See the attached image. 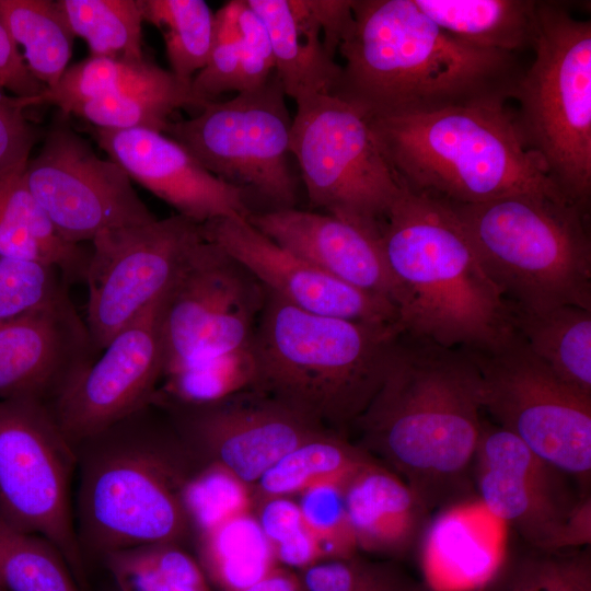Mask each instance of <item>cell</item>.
Wrapping results in <instances>:
<instances>
[{
	"mask_svg": "<svg viewBox=\"0 0 591 591\" xmlns=\"http://www.w3.org/2000/svg\"><path fill=\"white\" fill-rule=\"evenodd\" d=\"M482 378L472 355L402 334L386 376L355 421V442L399 476L432 512L474 486Z\"/></svg>",
	"mask_w": 591,
	"mask_h": 591,
	"instance_id": "cell-1",
	"label": "cell"
},
{
	"mask_svg": "<svg viewBox=\"0 0 591 591\" xmlns=\"http://www.w3.org/2000/svg\"><path fill=\"white\" fill-rule=\"evenodd\" d=\"M352 15L329 94L367 119L505 105L525 69L517 54L448 34L414 0H352Z\"/></svg>",
	"mask_w": 591,
	"mask_h": 591,
	"instance_id": "cell-2",
	"label": "cell"
},
{
	"mask_svg": "<svg viewBox=\"0 0 591 591\" xmlns=\"http://www.w3.org/2000/svg\"><path fill=\"white\" fill-rule=\"evenodd\" d=\"M77 535L88 559L151 543L187 547L196 524L187 491L205 470L154 403L74 447Z\"/></svg>",
	"mask_w": 591,
	"mask_h": 591,
	"instance_id": "cell-3",
	"label": "cell"
},
{
	"mask_svg": "<svg viewBox=\"0 0 591 591\" xmlns=\"http://www.w3.org/2000/svg\"><path fill=\"white\" fill-rule=\"evenodd\" d=\"M381 244L404 296L403 334L471 352L491 351L513 335L510 305L447 202L401 185Z\"/></svg>",
	"mask_w": 591,
	"mask_h": 591,
	"instance_id": "cell-4",
	"label": "cell"
},
{
	"mask_svg": "<svg viewBox=\"0 0 591 591\" xmlns=\"http://www.w3.org/2000/svg\"><path fill=\"white\" fill-rule=\"evenodd\" d=\"M402 334L398 323L313 314L266 290L252 339V389L348 438L380 390Z\"/></svg>",
	"mask_w": 591,
	"mask_h": 591,
	"instance_id": "cell-5",
	"label": "cell"
},
{
	"mask_svg": "<svg viewBox=\"0 0 591 591\" xmlns=\"http://www.w3.org/2000/svg\"><path fill=\"white\" fill-rule=\"evenodd\" d=\"M368 121L398 183L413 192L448 204L514 194L567 200L524 148L506 105L454 106Z\"/></svg>",
	"mask_w": 591,
	"mask_h": 591,
	"instance_id": "cell-6",
	"label": "cell"
},
{
	"mask_svg": "<svg viewBox=\"0 0 591 591\" xmlns=\"http://www.w3.org/2000/svg\"><path fill=\"white\" fill-rule=\"evenodd\" d=\"M448 205L511 308L536 312L576 305L591 311L589 213L540 194Z\"/></svg>",
	"mask_w": 591,
	"mask_h": 591,
	"instance_id": "cell-7",
	"label": "cell"
},
{
	"mask_svg": "<svg viewBox=\"0 0 591 591\" xmlns=\"http://www.w3.org/2000/svg\"><path fill=\"white\" fill-rule=\"evenodd\" d=\"M535 57L512 99L524 148L572 205L589 213L591 199V22L565 4L537 1Z\"/></svg>",
	"mask_w": 591,
	"mask_h": 591,
	"instance_id": "cell-8",
	"label": "cell"
},
{
	"mask_svg": "<svg viewBox=\"0 0 591 591\" xmlns=\"http://www.w3.org/2000/svg\"><path fill=\"white\" fill-rule=\"evenodd\" d=\"M290 152L312 208L381 235L401 184L366 116L328 93L296 101Z\"/></svg>",
	"mask_w": 591,
	"mask_h": 591,
	"instance_id": "cell-9",
	"label": "cell"
},
{
	"mask_svg": "<svg viewBox=\"0 0 591 591\" xmlns=\"http://www.w3.org/2000/svg\"><path fill=\"white\" fill-rule=\"evenodd\" d=\"M274 73L262 86L206 103L163 134L182 144L219 179L253 193L268 210L297 208L298 179L290 164V117Z\"/></svg>",
	"mask_w": 591,
	"mask_h": 591,
	"instance_id": "cell-10",
	"label": "cell"
},
{
	"mask_svg": "<svg viewBox=\"0 0 591 591\" xmlns=\"http://www.w3.org/2000/svg\"><path fill=\"white\" fill-rule=\"evenodd\" d=\"M76 474V450L47 403L0 401V518L53 543L84 590L86 559L71 496Z\"/></svg>",
	"mask_w": 591,
	"mask_h": 591,
	"instance_id": "cell-11",
	"label": "cell"
},
{
	"mask_svg": "<svg viewBox=\"0 0 591 591\" xmlns=\"http://www.w3.org/2000/svg\"><path fill=\"white\" fill-rule=\"evenodd\" d=\"M468 352L480 372L483 410L589 494L591 395L559 379L515 331L491 351Z\"/></svg>",
	"mask_w": 591,
	"mask_h": 591,
	"instance_id": "cell-12",
	"label": "cell"
},
{
	"mask_svg": "<svg viewBox=\"0 0 591 591\" xmlns=\"http://www.w3.org/2000/svg\"><path fill=\"white\" fill-rule=\"evenodd\" d=\"M265 300L264 286L220 246L204 239L164 294L163 376L248 345Z\"/></svg>",
	"mask_w": 591,
	"mask_h": 591,
	"instance_id": "cell-13",
	"label": "cell"
},
{
	"mask_svg": "<svg viewBox=\"0 0 591 591\" xmlns=\"http://www.w3.org/2000/svg\"><path fill=\"white\" fill-rule=\"evenodd\" d=\"M204 239L200 223L176 213L92 240L84 321L97 355L169 290Z\"/></svg>",
	"mask_w": 591,
	"mask_h": 591,
	"instance_id": "cell-14",
	"label": "cell"
},
{
	"mask_svg": "<svg viewBox=\"0 0 591 591\" xmlns=\"http://www.w3.org/2000/svg\"><path fill=\"white\" fill-rule=\"evenodd\" d=\"M62 116L24 170L30 192L59 235L81 245L106 230L154 221L126 172L100 158Z\"/></svg>",
	"mask_w": 591,
	"mask_h": 591,
	"instance_id": "cell-15",
	"label": "cell"
},
{
	"mask_svg": "<svg viewBox=\"0 0 591 591\" xmlns=\"http://www.w3.org/2000/svg\"><path fill=\"white\" fill-rule=\"evenodd\" d=\"M151 403L205 468L220 467L251 487L287 453L332 431L254 389L208 403L155 395Z\"/></svg>",
	"mask_w": 591,
	"mask_h": 591,
	"instance_id": "cell-16",
	"label": "cell"
},
{
	"mask_svg": "<svg viewBox=\"0 0 591 591\" xmlns=\"http://www.w3.org/2000/svg\"><path fill=\"white\" fill-rule=\"evenodd\" d=\"M164 294L121 328L49 405L73 448L151 404L163 378L161 312Z\"/></svg>",
	"mask_w": 591,
	"mask_h": 591,
	"instance_id": "cell-17",
	"label": "cell"
},
{
	"mask_svg": "<svg viewBox=\"0 0 591 591\" xmlns=\"http://www.w3.org/2000/svg\"><path fill=\"white\" fill-rule=\"evenodd\" d=\"M473 476L475 490L489 512L534 549L563 552L568 519L583 497L572 487L569 475L509 431L483 421Z\"/></svg>",
	"mask_w": 591,
	"mask_h": 591,
	"instance_id": "cell-18",
	"label": "cell"
},
{
	"mask_svg": "<svg viewBox=\"0 0 591 591\" xmlns=\"http://www.w3.org/2000/svg\"><path fill=\"white\" fill-rule=\"evenodd\" d=\"M202 235L241 263L266 290L309 313L370 323H398L389 300L357 289L280 246L247 218L201 224Z\"/></svg>",
	"mask_w": 591,
	"mask_h": 591,
	"instance_id": "cell-19",
	"label": "cell"
},
{
	"mask_svg": "<svg viewBox=\"0 0 591 591\" xmlns=\"http://www.w3.org/2000/svg\"><path fill=\"white\" fill-rule=\"evenodd\" d=\"M97 356L67 292L0 321V401L34 398L50 405Z\"/></svg>",
	"mask_w": 591,
	"mask_h": 591,
	"instance_id": "cell-20",
	"label": "cell"
},
{
	"mask_svg": "<svg viewBox=\"0 0 591 591\" xmlns=\"http://www.w3.org/2000/svg\"><path fill=\"white\" fill-rule=\"evenodd\" d=\"M99 146L129 176L197 223L247 218L245 193L207 171L182 144L152 129L94 128Z\"/></svg>",
	"mask_w": 591,
	"mask_h": 591,
	"instance_id": "cell-21",
	"label": "cell"
},
{
	"mask_svg": "<svg viewBox=\"0 0 591 591\" xmlns=\"http://www.w3.org/2000/svg\"><path fill=\"white\" fill-rule=\"evenodd\" d=\"M248 222L264 235L362 291L403 304L381 244V235L336 217L298 208L251 212Z\"/></svg>",
	"mask_w": 591,
	"mask_h": 591,
	"instance_id": "cell-22",
	"label": "cell"
},
{
	"mask_svg": "<svg viewBox=\"0 0 591 591\" xmlns=\"http://www.w3.org/2000/svg\"><path fill=\"white\" fill-rule=\"evenodd\" d=\"M343 495L359 552L401 559L418 548L429 529L432 512L375 459L345 480Z\"/></svg>",
	"mask_w": 591,
	"mask_h": 591,
	"instance_id": "cell-23",
	"label": "cell"
},
{
	"mask_svg": "<svg viewBox=\"0 0 591 591\" xmlns=\"http://www.w3.org/2000/svg\"><path fill=\"white\" fill-rule=\"evenodd\" d=\"M268 33L275 73L296 101L331 93L340 71L323 47L321 26L309 0H245Z\"/></svg>",
	"mask_w": 591,
	"mask_h": 591,
	"instance_id": "cell-24",
	"label": "cell"
},
{
	"mask_svg": "<svg viewBox=\"0 0 591 591\" xmlns=\"http://www.w3.org/2000/svg\"><path fill=\"white\" fill-rule=\"evenodd\" d=\"M19 166L0 174V255L56 268L67 286L84 282L91 251L55 230Z\"/></svg>",
	"mask_w": 591,
	"mask_h": 591,
	"instance_id": "cell-25",
	"label": "cell"
},
{
	"mask_svg": "<svg viewBox=\"0 0 591 591\" xmlns=\"http://www.w3.org/2000/svg\"><path fill=\"white\" fill-rule=\"evenodd\" d=\"M439 27L480 48L517 54L532 48L536 0H414Z\"/></svg>",
	"mask_w": 591,
	"mask_h": 591,
	"instance_id": "cell-26",
	"label": "cell"
},
{
	"mask_svg": "<svg viewBox=\"0 0 591 591\" xmlns=\"http://www.w3.org/2000/svg\"><path fill=\"white\" fill-rule=\"evenodd\" d=\"M510 309L528 348L564 382L591 395V311L576 305Z\"/></svg>",
	"mask_w": 591,
	"mask_h": 591,
	"instance_id": "cell-27",
	"label": "cell"
},
{
	"mask_svg": "<svg viewBox=\"0 0 591 591\" xmlns=\"http://www.w3.org/2000/svg\"><path fill=\"white\" fill-rule=\"evenodd\" d=\"M197 560L219 591H242L280 567L254 512L231 518L195 540Z\"/></svg>",
	"mask_w": 591,
	"mask_h": 591,
	"instance_id": "cell-28",
	"label": "cell"
},
{
	"mask_svg": "<svg viewBox=\"0 0 591 591\" xmlns=\"http://www.w3.org/2000/svg\"><path fill=\"white\" fill-rule=\"evenodd\" d=\"M372 459L347 437L327 432L300 444L273 465L252 487L254 502L267 497H296L321 484H341Z\"/></svg>",
	"mask_w": 591,
	"mask_h": 591,
	"instance_id": "cell-29",
	"label": "cell"
},
{
	"mask_svg": "<svg viewBox=\"0 0 591 591\" xmlns=\"http://www.w3.org/2000/svg\"><path fill=\"white\" fill-rule=\"evenodd\" d=\"M0 21L33 74L46 88L58 83L72 56L74 36L56 1L0 0Z\"/></svg>",
	"mask_w": 591,
	"mask_h": 591,
	"instance_id": "cell-30",
	"label": "cell"
},
{
	"mask_svg": "<svg viewBox=\"0 0 591 591\" xmlns=\"http://www.w3.org/2000/svg\"><path fill=\"white\" fill-rule=\"evenodd\" d=\"M100 560L118 591H211L196 557L175 543H151L113 551Z\"/></svg>",
	"mask_w": 591,
	"mask_h": 591,
	"instance_id": "cell-31",
	"label": "cell"
},
{
	"mask_svg": "<svg viewBox=\"0 0 591 591\" xmlns=\"http://www.w3.org/2000/svg\"><path fill=\"white\" fill-rule=\"evenodd\" d=\"M192 107L190 84L172 72L143 86L84 102L69 113L94 128L108 130L152 129L163 132L171 115Z\"/></svg>",
	"mask_w": 591,
	"mask_h": 591,
	"instance_id": "cell-32",
	"label": "cell"
},
{
	"mask_svg": "<svg viewBox=\"0 0 591 591\" xmlns=\"http://www.w3.org/2000/svg\"><path fill=\"white\" fill-rule=\"evenodd\" d=\"M171 71L148 61H129L106 57L88 58L67 68L53 88L39 95L23 99L25 107L54 105L62 115L76 106L100 97L114 95L167 77Z\"/></svg>",
	"mask_w": 591,
	"mask_h": 591,
	"instance_id": "cell-33",
	"label": "cell"
},
{
	"mask_svg": "<svg viewBox=\"0 0 591 591\" xmlns=\"http://www.w3.org/2000/svg\"><path fill=\"white\" fill-rule=\"evenodd\" d=\"M56 4L73 36L88 44L90 56L146 59L139 0H58Z\"/></svg>",
	"mask_w": 591,
	"mask_h": 591,
	"instance_id": "cell-34",
	"label": "cell"
},
{
	"mask_svg": "<svg viewBox=\"0 0 591 591\" xmlns=\"http://www.w3.org/2000/svg\"><path fill=\"white\" fill-rule=\"evenodd\" d=\"M142 19L161 33L171 72L190 84L209 58L215 13L202 0H139Z\"/></svg>",
	"mask_w": 591,
	"mask_h": 591,
	"instance_id": "cell-35",
	"label": "cell"
},
{
	"mask_svg": "<svg viewBox=\"0 0 591 591\" xmlns=\"http://www.w3.org/2000/svg\"><path fill=\"white\" fill-rule=\"evenodd\" d=\"M0 589L84 591L53 543L43 536L19 531L1 518Z\"/></svg>",
	"mask_w": 591,
	"mask_h": 591,
	"instance_id": "cell-36",
	"label": "cell"
},
{
	"mask_svg": "<svg viewBox=\"0 0 591 591\" xmlns=\"http://www.w3.org/2000/svg\"><path fill=\"white\" fill-rule=\"evenodd\" d=\"M256 360L252 341L239 349L188 363L165 374L155 396L181 403H208L252 389Z\"/></svg>",
	"mask_w": 591,
	"mask_h": 591,
	"instance_id": "cell-37",
	"label": "cell"
},
{
	"mask_svg": "<svg viewBox=\"0 0 591 591\" xmlns=\"http://www.w3.org/2000/svg\"><path fill=\"white\" fill-rule=\"evenodd\" d=\"M296 572L299 591H429L396 560H372L359 553Z\"/></svg>",
	"mask_w": 591,
	"mask_h": 591,
	"instance_id": "cell-38",
	"label": "cell"
},
{
	"mask_svg": "<svg viewBox=\"0 0 591 591\" xmlns=\"http://www.w3.org/2000/svg\"><path fill=\"white\" fill-rule=\"evenodd\" d=\"M494 591H591L590 553L534 549L507 570Z\"/></svg>",
	"mask_w": 591,
	"mask_h": 591,
	"instance_id": "cell-39",
	"label": "cell"
},
{
	"mask_svg": "<svg viewBox=\"0 0 591 591\" xmlns=\"http://www.w3.org/2000/svg\"><path fill=\"white\" fill-rule=\"evenodd\" d=\"M243 0L224 3L215 13L213 44L205 67L190 82L192 107L201 108L219 95L237 86L241 32L239 18Z\"/></svg>",
	"mask_w": 591,
	"mask_h": 591,
	"instance_id": "cell-40",
	"label": "cell"
},
{
	"mask_svg": "<svg viewBox=\"0 0 591 591\" xmlns=\"http://www.w3.org/2000/svg\"><path fill=\"white\" fill-rule=\"evenodd\" d=\"M344 483L316 485L298 495L304 528L318 544L324 560L359 553L345 508Z\"/></svg>",
	"mask_w": 591,
	"mask_h": 591,
	"instance_id": "cell-41",
	"label": "cell"
},
{
	"mask_svg": "<svg viewBox=\"0 0 591 591\" xmlns=\"http://www.w3.org/2000/svg\"><path fill=\"white\" fill-rule=\"evenodd\" d=\"M67 287L54 267L0 255V321L54 302Z\"/></svg>",
	"mask_w": 591,
	"mask_h": 591,
	"instance_id": "cell-42",
	"label": "cell"
},
{
	"mask_svg": "<svg viewBox=\"0 0 591 591\" xmlns=\"http://www.w3.org/2000/svg\"><path fill=\"white\" fill-rule=\"evenodd\" d=\"M187 501L196 536L236 515L254 512L252 487L229 472L206 467L190 484Z\"/></svg>",
	"mask_w": 591,
	"mask_h": 591,
	"instance_id": "cell-43",
	"label": "cell"
},
{
	"mask_svg": "<svg viewBox=\"0 0 591 591\" xmlns=\"http://www.w3.org/2000/svg\"><path fill=\"white\" fill-rule=\"evenodd\" d=\"M239 24L241 58L236 93L264 85L275 71V58L266 27L245 0Z\"/></svg>",
	"mask_w": 591,
	"mask_h": 591,
	"instance_id": "cell-44",
	"label": "cell"
},
{
	"mask_svg": "<svg viewBox=\"0 0 591 591\" xmlns=\"http://www.w3.org/2000/svg\"><path fill=\"white\" fill-rule=\"evenodd\" d=\"M22 97L0 86V174L26 165L42 130L26 116Z\"/></svg>",
	"mask_w": 591,
	"mask_h": 591,
	"instance_id": "cell-45",
	"label": "cell"
},
{
	"mask_svg": "<svg viewBox=\"0 0 591 591\" xmlns=\"http://www.w3.org/2000/svg\"><path fill=\"white\" fill-rule=\"evenodd\" d=\"M254 514L273 549L304 529L298 500L279 496L255 500Z\"/></svg>",
	"mask_w": 591,
	"mask_h": 591,
	"instance_id": "cell-46",
	"label": "cell"
},
{
	"mask_svg": "<svg viewBox=\"0 0 591 591\" xmlns=\"http://www.w3.org/2000/svg\"><path fill=\"white\" fill-rule=\"evenodd\" d=\"M0 86L10 94L23 99L35 97L46 89L27 69L19 47L1 21Z\"/></svg>",
	"mask_w": 591,
	"mask_h": 591,
	"instance_id": "cell-47",
	"label": "cell"
},
{
	"mask_svg": "<svg viewBox=\"0 0 591 591\" xmlns=\"http://www.w3.org/2000/svg\"><path fill=\"white\" fill-rule=\"evenodd\" d=\"M591 542V498L583 496L570 514L563 538V551L589 546Z\"/></svg>",
	"mask_w": 591,
	"mask_h": 591,
	"instance_id": "cell-48",
	"label": "cell"
},
{
	"mask_svg": "<svg viewBox=\"0 0 591 591\" xmlns=\"http://www.w3.org/2000/svg\"><path fill=\"white\" fill-rule=\"evenodd\" d=\"M242 591H299V580L294 570L280 566L262 581Z\"/></svg>",
	"mask_w": 591,
	"mask_h": 591,
	"instance_id": "cell-49",
	"label": "cell"
},
{
	"mask_svg": "<svg viewBox=\"0 0 591 591\" xmlns=\"http://www.w3.org/2000/svg\"><path fill=\"white\" fill-rule=\"evenodd\" d=\"M0 591H3V590L0 589Z\"/></svg>",
	"mask_w": 591,
	"mask_h": 591,
	"instance_id": "cell-50",
	"label": "cell"
},
{
	"mask_svg": "<svg viewBox=\"0 0 591 591\" xmlns=\"http://www.w3.org/2000/svg\"><path fill=\"white\" fill-rule=\"evenodd\" d=\"M116 591H118V590H116Z\"/></svg>",
	"mask_w": 591,
	"mask_h": 591,
	"instance_id": "cell-51",
	"label": "cell"
}]
</instances>
